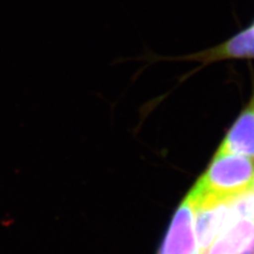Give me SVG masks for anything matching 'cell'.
<instances>
[{"instance_id":"6da1fadb","label":"cell","mask_w":254,"mask_h":254,"mask_svg":"<svg viewBox=\"0 0 254 254\" xmlns=\"http://www.w3.org/2000/svg\"><path fill=\"white\" fill-rule=\"evenodd\" d=\"M253 186V159L217 152L208 170L190 192L197 200H221L247 192Z\"/></svg>"},{"instance_id":"7a4b0ae2","label":"cell","mask_w":254,"mask_h":254,"mask_svg":"<svg viewBox=\"0 0 254 254\" xmlns=\"http://www.w3.org/2000/svg\"><path fill=\"white\" fill-rule=\"evenodd\" d=\"M250 60L254 59V21L245 28L237 34L229 38L228 41L221 43L215 47L211 48L209 50L199 52L188 57L181 58H164L153 53L150 50L143 52L138 58H131L130 61L138 62H148L145 67L142 68L144 71L149 65L159 61H200L203 63H211L214 61H222V60Z\"/></svg>"},{"instance_id":"3957f363","label":"cell","mask_w":254,"mask_h":254,"mask_svg":"<svg viewBox=\"0 0 254 254\" xmlns=\"http://www.w3.org/2000/svg\"><path fill=\"white\" fill-rule=\"evenodd\" d=\"M196 206L192 194L180 203L158 254H200L195 229Z\"/></svg>"},{"instance_id":"277c9868","label":"cell","mask_w":254,"mask_h":254,"mask_svg":"<svg viewBox=\"0 0 254 254\" xmlns=\"http://www.w3.org/2000/svg\"><path fill=\"white\" fill-rule=\"evenodd\" d=\"M217 152L241 155L254 160V94L227 132Z\"/></svg>"},{"instance_id":"5b68a950","label":"cell","mask_w":254,"mask_h":254,"mask_svg":"<svg viewBox=\"0 0 254 254\" xmlns=\"http://www.w3.org/2000/svg\"><path fill=\"white\" fill-rule=\"evenodd\" d=\"M254 232V219H240L227 227L208 249L200 254H238Z\"/></svg>"},{"instance_id":"8992f818","label":"cell","mask_w":254,"mask_h":254,"mask_svg":"<svg viewBox=\"0 0 254 254\" xmlns=\"http://www.w3.org/2000/svg\"><path fill=\"white\" fill-rule=\"evenodd\" d=\"M238 254H254V232L252 233V236L247 245L245 246V248Z\"/></svg>"},{"instance_id":"52a82bcc","label":"cell","mask_w":254,"mask_h":254,"mask_svg":"<svg viewBox=\"0 0 254 254\" xmlns=\"http://www.w3.org/2000/svg\"><path fill=\"white\" fill-rule=\"evenodd\" d=\"M253 189H254V186H253Z\"/></svg>"}]
</instances>
